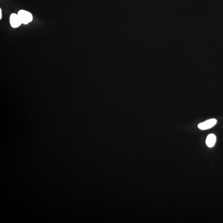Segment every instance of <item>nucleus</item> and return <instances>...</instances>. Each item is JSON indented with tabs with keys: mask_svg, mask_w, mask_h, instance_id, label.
I'll use <instances>...</instances> for the list:
<instances>
[{
	"mask_svg": "<svg viewBox=\"0 0 223 223\" xmlns=\"http://www.w3.org/2000/svg\"><path fill=\"white\" fill-rule=\"evenodd\" d=\"M217 123V120H216L215 119H211L199 124H198V127L201 130H207V129L212 128Z\"/></svg>",
	"mask_w": 223,
	"mask_h": 223,
	"instance_id": "obj_2",
	"label": "nucleus"
},
{
	"mask_svg": "<svg viewBox=\"0 0 223 223\" xmlns=\"http://www.w3.org/2000/svg\"><path fill=\"white\" fill-rule=\"evenodd\" d=\"M2 9H0V19H2Z\"/></svg>",
	"mask_w": 223,
	"mask_h": 223,
	"instance_id": "obj_5",
	"label": "nucleus"
},
{
	"mask_svg": "<svg viewBox=\"0 0 223 223\" xmlns=\"http://www.w3.org/2000/svg\"><path fill=\"white\" fill-rule=\"evenodd\" d=\"M216 137L214 134H209L207 137L206 143L207 145L209 148H212L215 144Z\"/></svg>",
	"mask_w": 223,
	"mask_h": 223,
	"instance_id": "obj_4",
	"label": "nucleus"
},
{
	"mask_svg": "<svg viewBox=\"0 0 223 223\" xmlns=\"http://www.w3.org/2000/svg\"><path fill=\"white\" fill-rule=\"evenodd\" d=\"M18 14L22 24H27L31 23L33 20V16L31 13L27 10H21L18 12Z\"/></svg>",
	"mask_w": 223,
	"mask_h": 223,
	"instance_id": "obj_1",
	"label": "nucleus"
},
{
	"mask_svg": "<svg viewBox=\"0 0 223 223\" xmlns=\"http://www.w3.org/2000/svg\"><path fill=\"white\" fill-rule=\"evenodd\" d=\"M10 23L11 26L14 28L18 27L22 24L18 14L16 13H13L10 15Z\"/></svg>",
	"mask_w": 223,
	"mask_h": 223,
	"instance_id": "obj_3",
	"label": "nucleus"
}]
</instances>
